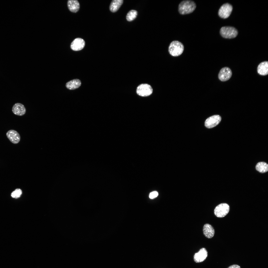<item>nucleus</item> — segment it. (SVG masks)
<instances>
[{"label": "nucleus", "instance_id": "4be33fe9", "mask_svg": "<svg viewBox=\"0 0 268 268\" xmlns=\"http://www.w3.org/2000/svg\"><path fill=\"white\" fill-rule=\"evenodd\" d=\"M228 268H240L239 266L237 265H234L229 266Z\"/></svg>", "mask_w": 268, "mask_h": 268}, {"label": "nucleus", "instance_id": "1a4fd4ad", "mask_svg": "<svg viewBox=\"0 0 268 268\" xmlns=\"http://www.w3.org/2000/svg\"><path fill=\"white\" fill-rule=\"evenodd\" d=\"M85 42L82 39L77 38L75 39L71 43L70 48L73 50L78 51L82 49L84 47Z\"/></svg>", "mask_w": 268, "mask_h": 268}, {"label": "nucleus", "instance_id": "412c9836", "mask_svg": "<svg viewBox=\"0 0 268 268\" xmlns=\"http://www.w3.org/2000/svg\"><path fill=\"white\" fill-rule=\"evenodd\" d=\"M158 195V193L157 191H154L150 193L149 195V197L151 199H153L156 197Z\"/></svg>", "mask_w": 268, "mask_h": 268}, {"label": "nucleus", "instance_id": "6ab92c4d", "mask_svg": "<svg viewBox=\"0 0 268 268\" xmlns=\"http://www.w3.org/2000/svg\"><path fill=\"white\" fill-rule=\"evenodd\" d=\"M137 13V11L135 10H130L126 16L127 21H131L134 20L136 18Z\"/></svg>", "mask_w": 268, "mask_h": 268}, {"label": "nucleus", "instance_id": "f8f14e48", "mask_svg": "<svg viewBox=\"0 0 268 268\" xmlns=\"http://www.w3.org/2000/svg\"><path fill=\"white\" fill-rule=\"evenodd\" d=\"M13 112L18 116H22L26 112V109L24 105L22 103H17L14 105L12 108Z\"/></svg>", "mask_w": 268, "mask_h": 268}, {"label": "nucleus", "instance_id": "0eeeda50", "mask_svg": "<svg viewBox=\"0 0 268 268\" xmlns=\"http://www.w3.org/2000/svg\"><path fill=\"white\" fill-rule=\"evenodd\" d=\"M221 118L218 115H215L207 118L205 122V126L207 128H213L217 125L220 122Z\"/></svg>", "mask_w": 268, "mask_h": 268}, {"label": "nucleus", "instance_id": "a211bd4d", "mask_svg": "<svg viewBox=\"0 0 268 268\" xmlns=\"http://www.w3.org/2000/svg\"><path fill=\"white\" fill-rule=\"evenodd\" d=\"M256 169L259 172L264 173L267 172L268 170V165L265 162H260L258 163L256 166Z\"/></svg>", "mask_w": 268, "mask_h": 268}, {"label": "nucleus", "instance_id": "dca6fc26", "mask_svg": "<svg viewBox=\"0 0 268 268\" xmlns=\"http://www.w3.org/2000/svg\"><path fill=\"white\" fill-rule=\"evenodd\" d=\"M81 83L79 79H75L67 82L66 84V87L70 90H74L78 88L81 85Z\"/></svg>", "mask_w": 268, "mask_h": 268}, {"label": "nucleus", "instance_id": "4468645a", "mask_svg": "<svg viewBox=\"0 0 268 268\" xmlns=\"http://www.w3.org/2000/svg\"><path fill=\"white\" fill-rule=\"evenodd\" d=\"M257 71L260 75L265 76L268 74V62L265 61L261 62L258 65Z\"/></svg>", "mask_w": 268, "mask_h": 268}, {"label": "nucleus", "instance_id": "6e6552de", "mask_svg": "<svg viewBox=\"0 0 268 268\" xmlns=\"http://www.w3.org/2000/svg\"><path fill=\"white\" fill-rule=\"evenodd\" d=\"M232 75L231 70L229 67H224L221 69L218 75L219 79L222 81L229 80Z\"/></svg>", "mask_w": 268, "mask_h": 268}, {"label": "nucleus", "instance_id": "9b49d317", "mask_svg": "<svg viewBox=\"0 0 268 268\" xmlns=\"http://www.w3.org/2000/svg\"><path fill=\"white\" fill-rule=\"evenodd\" d=\"M6 135L9 140L14 144H17L20 141V135L15 130H11L8 131L6 134Z\"/></svg>", "mask_w": 268, "mask_h": 268}, {"label": "nucleus", "instance_id": "aec40b11", "mask_svg": "<svg viewBox=\"0 0 268 268\" xmlns=\"http://www.w3.org/2000/svg\"><path fill=\"white\" fill-rule=\"evenodd\" d=\"M22 193V192L21 189H17L13 191L11 194V197L16 199L19 198Z\"/></svg>", "mask_w": 268, "mask_h": 268}, {"label": "nucleus", "instance_id": "39448f33", "mask_svg": "<svg viewBox=\"0 0 268 268\" xmlns=\"http://www.w3.org/2000/svg\"><path fill=\"white\" fill-rule=\"evenodd\" d=\"M230 209L229 206L227 204L225 203H221L215 208L214 214L218 217H223L228 213Z\"/></svg>", "mask_w": 268, "mask_h": 268}, {"label": "nucleus", "instance_id": "f03ea898", "mask_svg": "<svg viewBox=\"0 0 268 268\" xmlns=\"http://www.w3.org/2000/svg\"><path fill=\"white\" fill-rule=\"evenodd\" d=\"M184 46L181 42L177 41H172L168 47V52L170 54L174 57L178 56L183 53Z\"/></svg>", "mask_w": 268, "mask_h": 268}, {"label": "nucleus", "instance_id": "423d86ee", "mask_svg": "<svg viewBox=\"0 0 268 268\" xmlns=\"http://www.w3.org/2000/svg\"><path fill=\"white\" fill-rule=\"evenodd\" d=\"M233 7L230 4L226 3L222 5L220 8L218 12L219 16L221 18L226 19L231 14Z\"/></svg>", "mask_w": 268, "mask_h": 268}, {"label": "nucleus", "instance_id": "7ed1b4c3", "mask_svg": "<svg viewBox=\"0 0 268 268\" xmlns=\"http://www.w3.org/2000/svg\"><path fill=\"white\" fill-rule=\"evenodd\" d=\"M220 33L221 35L226 38H232L237 35L238 32L235 28L231 27L225 26L221 28Z\"/></svg>", "mask_w": 268, "mask_h": 268}, {"label": "nucleus", "instance_id": "9d476101", "mask_svg": "<svg viewBox=\"0 0 268 268\" xmlns=\"http://www.w3.org/2000/svg\"><path fill=\"white\" fill-rule=\"evenodd\" d=\"M207 252L205 248L201 249L198 252L196 253L194 256V259L196 263L203 261L207 257Z\"/></svg>", "mask_w": 268, "mask_h": 268}, {"label": "nucleus", "instance_id": "f3484780", "mask_svg": "<svg viewBox=\"0 0 268 268\" xmlns=\"http://www.w3.org/2000/svg\"><path fill=\"white\" fill-rule=\"evenodd\" d=\"M123 0H113L111 2L109 9L112 12H116L119 8L123 2Z\"/></svg>", "mask_w": 268, "mask_h": 268}, {"label": "nucleus", "instance_id": "ddd939ff", "mask_svg": "<svg viewBox=\"0 0 268 268\" xmlns=\"http://www.w3.org/2000/svg\"><path fill=\"white\" fill-rule=\"evenodd\" d=\"M203 231L204 235L208 238H211L214 236V230L213 227L209 224H206L204 225Z\"/></svg>", "mask_w": 268, "mask_h": 268}, {"label": "nucleus", "instance_id": "20e7f679", "mask_svg": "<svg viewBox=\"0 0 268 268\" xmlns=\"http://www.w3.org/2000/svg\"><path fill=\"white\" fill-rule=\"evenodd\" d=\"M136 93L141 97H146L151 95L153 92V89L150 85L146 83L142 84L137 88Z\"/></svg>", "mask_w": 268, "mask_h": 268}, {"label": "nucleus", "instance_id": "f257e3e1", "mask_svg": "<svg viewBox=\"0 0 268 268\" xmlns=\"http://www.w3.org/2000/svg\"><path fill=\"white\" fill-rule=\"evenodd\" d=\"M196 7V4L192 0H183L179 5L178 11L182 15L189 14L194 11Z\"/></svg>", "mask_w": 268, "mask_h": 268}, {"label": "nucleus", "instance_id": "2eb2a0df", "mask_svg": "<svg viewBox=\"0 0 268 268\" xmlns=\"http://www.w3.org/2000/svg\"><path fill=\"white\" fill-rule=\"evenodd\" d=\"M67 5L69 10L71 12L76 13L79 10L80 4L77 0H69L67 2Z\"/></svg>", "mask_w": 268, "mask_h": 268}]
</instances>
